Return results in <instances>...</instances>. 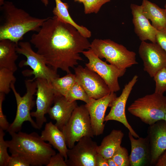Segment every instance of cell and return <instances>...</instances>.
<instances>
[{
  "instance_id": "28",
  "label": "cell",
  "mask_w": 166,
  "mask_h": 166,
  "mask_svg": "<svg viewBox=\"0 0 166 166\" xmlns=\"http://www.w3.org/2000/svg\"><path fill=\"white\" fill-rule=\"evenodd\" d=\"M112 158L118 166H130L129 156L127 149L124 147L120 146Z\"/></svg>"
},
{
  "instance_id": "6",
  "label": "cell",
  "mask_w": 166,
  "mask_h": 166,
  "mask_svg": "<svg viewBox=\"0 0 166 166\" xmlns=\"http://www.w3.org/2000/svg\"><path fill=\"white\" fill-rule=\"evenodd\" d=\"M25 83L26 93L22 97L16 91L14 83H12L10 85L17 108L15 118L7 130L10 134L20 131L23 123L26 121H29L33 127L38 129L36 122L32 118L30 112L34 105V96L37 91V83L35 80L29 79L25 80Z\"/></svg>"
},
{
  "instance_id": "26",
  "label": "cell",
  "mask_w": 166,
  "mask_h": 166,
  "mask_svg": "<svg viewBox=\"0 0 166 166\" xmlns=\"http://www.w3.org/2000/svg\"><path fill=\"white\" fill-rule=\"evenodd\" d=\"M69 101L73 102L79 100L89 104L92 99L89 97L82 87L76 82L65 96Z\"/></svg>"
},
{
  "instance_id": "39",
  "label": "cell",
  "mask_w": 166,
  "mask_h": 166,
  "mask_svg": "<svg viewBox=\"0 0 166 166\" xmlns=\"http://www.w3.org/2000/svg\"><path fill=\"white\" fill-rule=\"evenodd\" d=\"M45 6H47L49 4V0H39Z\"/></svg>"
},
{
  "instance_id": "11",
  "label": "cell",
  "mask_w": 166,
  "mask_h": 166,
  "mask_svg": "<svg viewBox=\"0 0 166 166\" xmlns=\"http://www.w3.org/2000/svg\"><path fill=\"white\" fill-rule=\"evenodd\" d=\"M74 70L76 82L82 87L90 98L99 99L111 92L102 78L86 67L78 65Z\"/></svg>"
},
{
  "instance_id": "37",
  "label": "cell",
  "mask_w": 166,
  "mask_h": 166,
  "mask_svg": "<svg viewBox=\"0 0 166 166\" xmlns=\"http://www.w3.org/2000/svg\"><path fill=\"white\" fill-rule=\"evenodd\" d=\"M156 166H166V150L160 155L155 164Z\"/></svg>"
},
{
  "instance_id": "13",
  "label": "cell",
  "mask_w": 166,
  "mask_h": 166,
  "mask_svg": "<svg viewBox=\"0 0 166 166\" xmlns=\"http://www.w3.org/2000/svg\"><path fill=\"white\" fill-rule=\"evenodd\" d=\"M35 80L37 84L36 110L31 112V115L35 118L38 129H40L46 121L45 115L53 103L55 94L50 82L40 78Z\"/></svg>"
},
{
  "instance_id": "32",
  "label": "cell",
  "mask_w": 166,
  "mask_h": 166,
  "mask_svg": "<svg viewBox=\"0 0 166 166\" xmlns=\"http://www.w3.org/2000/svg\"><path fill=\"white\" fill-rule=\"evenodd\" d=\"M5 98V94L0 93V128L4 131H7L10 124L7 120L6 116L3 112L2 105Z\"/></svg>"
},
{
  "instance_id": "34",
  "label": "cell",
  "mask_w": 166,
  "mask_h": 166,
  "mask_svg": "<svg viewBox=\"0 0 166 166\" xmlns=\"http://www.w3.org/2000/svg\"><path fill=\"white\" fill-rule=\"evenodd\" d=\"M8 166H29L30 164L23 158L17 155H11Z\"/></svg>"
},
{
  "instance_id": "41",
  "label": "cell",
  "mask_w": 166,
  "mask_h": 166,
  "mask_svg": "<svg viewBox=\"0 0 166 166\" xmlns=\"http://www.w3.org/2000/svg\"><path fill=\"white\" fill-rule=\"evenodd\" d=\"M164 120L166 121V104L165 105V116H164Z\"/></svg>"
},
{
  "instance_id": "22",
  "label": "cell",
  "mask_w": 166,
  "mask_h": 166,
  "mask_svg": "<svg viewBox=\"0 0 166 166\" xmlns=\"http://www.w3.org/2000/svg\"><path fill=\"white\" fill-rule=\"evenodd\" d=\"M18 44L8 39L0 40V68L7 69L14 72L17 69L15 61L18 56Z\"/></svg>"
},
{
  "instance_id": "33",
  "label": "cell",
  "mask_w": 166,
  "mask_h": 166,
  "mask_svg": "<svg viewBox=\"0 0 166 166\" xmlns=\"http://www.w3.org/2000/svg\"><path fill=\"white\" fill-rule=\"evenodd\" d=\"M46 166H67L64 157L59 152L52 156Z\"/></svg>"
},
{
  "instance_id": "5",
  "label": "cell",
  "mask_w": 166,
  "mask_h": 166,
  "mask_svg": "<svg viewBox=\"0 0 166 166\" xmlns=\"http://www.w3.org/2000/svg\"><path fill=\"white\" fill-rule=\"evenodd\" d=\"M166 96L154 92L135 100L128 107L129 112L149 125L164 120Z\"/></svg>"
},
{
  "instance_id": "9",
  "label": "cell",
  "mask_w": 166,
  "mask_h": 166,
  "mask_svg": "<svg viewBox=\"0 0 166 166\" xmlns=\"http://www.w3.org/2000/svg\"><path fill=\"white\" fill-rule=\"evenodd\" d=\"M83 54L87 58L89 62L85 66L99 75L104 80L111 92H116L120 89L118 79L125 73L126 70H122L111 64H108L96 56L90 49L84 51Z\"/></svg>"
},
{
  "instance_id": "29",
  "label": "cell",
  "mask_w": 166,
  "mask_h": 166,
  "mask_svg": "<svg viewBox=\"0 0 166 166\" xmlns=\"http://www.w3.org/2000/svg\"><path fill=\"white\" fill-rule=\"evenodd\" d=\"M153 77L155 82L154 92L164 94L166 91V68L158 71Z\"/></svg>"
},
{
  "instance_id": "12",
  "label": "cell",
  "mask_w": 166,
  "mask_h": 166,
  "mask_svg": "<svg viewBox=\"0 0 166 166\" xmlns=\"http://www.w3.org/2000/svg\"><path fill=\"white\" fill-rule=\"evenodd\" d=\"M143 63L144 69L151 77L160 70L166 68V51L158 43L142 41L138 49Z\"/></svg>"
},
{
  "instance_id": "27",
  "label": "cell",
  "mask_w": 166,
  "mask_h": 166,
  "mask_svg": "<svg viewBox=\"0 0 166 166\" xmlns=\"http://www.w3.org/2000/svg\"><path fill=\"white\" fill-rule=\"evenodd\" d=\"M14 72L5 68H0V93L7 94L10 91V85L16 79Z\"/></svg>"
},
{
  "instance_id": "10",
  "label": "cell",
  "mask_w": 166,
  "mask_h": 166,
  "mask_svg": "<svg viewBox=\"0 0 166 166\" xmlns=\"http://www.w3.org/2000/svg\"><path fill=\"white\" fill-rule=\"evenodd\" d=\"M98 146L91 137H82L72 148L68 149V158L65 160L67 166H96Z\"/></svg>"
},
{
  "instance_id": "40",
  "label": "cell",
  "mask_w": 166,
  "mask_h": 166,
  "mask_svg": "<svg viewBox=\"0 0 166 166\" xmlns=\"http://www.w3.org/2000/svg\"><path fill=\"white\" fill-rule=\"evenodd\" d=\"M84 0H74L75 2L83 3Z\"/></svg>"
},
{
  "instance_id": "25",
  "label": "cell",
  "mask_w": 166,
  "mask_h": 166,
  "mask_svg": "<svg viewBox=\"0 0 166 166\" xmlns=\"http://www.w3.org/2000/svg\"><path fill=\"white\" fill-rule=\"evenodd\" d=\"M76 82L75 74L70 73L63 77L55 78L51 83L55 95L65 97Z\"/></svg>"
},
{
  "instance_id": "3",
  "label": "cell",
  "mask_w": 166,
  "mask_h": 166,
  "mask_svg": "<svg viewBox=\"0 0 166 166\" xmlns=\"http://www.w3.org/2000/svg\"><path fill=\"white\" fill-rule=\"evenodd\" d=\"M11 139L6 140L11 155H17L31 166H46L50 157L56 154L49 143L43 140L38 133L18 132L10 134Z\"/></svg>"
},
{
  "instance_id": "30",
  "label": "cell",
  "mask_w": 166,
  "mask_h": 166,
  "mask_svg": "<svg viewBox=\"0 0 166 166\" xmlns=\"http://www.w3.org/2000/svg\"><path fill=\"white\" fill-rule=\"evenodd\" d=\"M110 1L111 0H84L82 3L84 13L86 14H97L103 5Z\"/></svg>"
},
{
  "instance_id": "35",
  "label": "cell",
  "mask_w": 166,
  "mask_h": 166,
  "mask_svg": "<svg viewBox=\"0 0 166 166\" xmlns=\"http://www.w3.org/2000/svg\"><path fill=\"white\" fill-rule=\"evenodd\" d=\"M156 42L166 51V28L157 30Z\"/></svg>"
},
{
  "instance_id": "8",
  "label": "cell",
  "mask_w": 166,
  "mask_h": 166,
  "mask_svg": "<svg viewBox=\"0 0 166 166\" xmlns=\"http://www.w3.org/2000/svg\"><path fill=\"white\" fill-rule=\"evenodd\" d=\"M62 131L68 148H72L83 137H93L89 113L85 105L78 106L75 109Z\"/></svg>"
},
{
  "instance_id": "42",
  "label": "cell",
  "mask_w": 166,
  "mask_h": 166,
  "mask_svg": "<svg viewBox=\"0 0 166 166\" xmlns=\"http://www.w3.org/2000/svg\"><path fill=\"white\" fill-rule=\"evenodd\" d=\"M165 8H166V5H165Z\"/></svg>"
},
{
  "instance_id": "1",
  "label": "cell",
  "mask_w": 166,
  "mask_h": 166,
  "mask_svg": "<svg viewBox=\"0 0 166 166\" xmlns=\"http://www.w3.org/2000/svg\"><path fill=\"white\" fill-rule=\"evenodd\" d=\"M30 42L48 66L67 73L82 60L80 53L89 49L91 44L75 27L55 16L47 17Z\"/></svg>"
},
{
  "instance_id": "14",
  "label": "cell",
  "mask_w": 166,
  "mask_h": 166,
  "mask_svg": "<svg viewBox=\"0 0 166 166\" xmlns=\"http://www.w3.org/2000/svg\"><path fill=\"white\" fill-rule=\"evenodd\" d=\"M138 76L134 75L123 88L120 95L116 97L110 104V110L105 116L104 121L113 120L122 124L136 138L139 136L136 133L128 121L125 114V107L128 97L133 88L138 81Z\"/></svg>"
},
{
  "instance_id": "21",
  "label": "cell",
  "mask_w": 166,
  "mask_h": 166,
  "mask_svg": "<svg viewBox=\"0 0 166 166\" xmlns=\"http://www.w3.org/2000/svg\"><path fill=\"white\" fill-rule=\"evenodd\" d=\"M144 16L157 30L166 28V8L160 7L148 0H142L141 5Z\"/></svg>"
},
{
  "instance_id": "36",
  "label": "cell",
  "mask_w": 166,
  "mask_h": 166,
  "mask_svg": "<svg viewBox=\"0 0 166 166\" xmlns=\"http://www.w3.org/2000/svg\"><path fill=\"white\" fill-rule=\"evenodd\" d=\"M95 161L96 166H109L107 160L98 153L96 156Z\"/></svg>"
},
{
  "instance_id": "2",
  "label": "cell",
  "mask_w": 166,
  "mask_h": 166,
  "mask_svg": "<svg viewBox=\"0 0 166 166\" xmlns=\"http://www.w3.org/2000/svg\"><path fill=\"white\" fill-rule=\"evenodd\" d=\"M0 40L18 44L27 32L38 31L47 18L32 16L11 2L0 0Z\"/></svg>"
},
{
  "instance_id": "31",
  "label": "cell",
  "mask_w": 166,
  "mask_h": 166,
  "mask_svg": "<svg viewBox=\"0 0 166 166\" xmlns=\"http://www.w3.org/2000/svg\"><path fill=\"white\" fill-rule=\"evenodd\" d=\"M4 131L0 128V166H7L10 156L7 152L8 145L4 139Z\"/></svg>"
},
{
  "instance_id": "4",
  "label": "cell",
  "mask_w": 166,
  "mask_h": 166,
  "mask_svg": "<svg viewBox=\"0 0 166 166\" xmlns=\"http://www.w3.org/2000/svg\"><path fill=\"white\" fill-rule=\"evenodd\" d=\"M90 49L100 58H105L106 61L122 70L138 64L135 52L110 39H95Z\"/></svg>"
},
{
  "instance_id": "16",
  "label": "cell",
  "mask_w": 166,
  "mask_h": 166,
  "mask_svg": "<svg viewBox=\"0 0 166 166\" xmlns=\"http://www.w3.org/2000/svg\"><path fill=\"white\" fill-rule=\"evenodd\" d=\"M148 134L151 152L150 164H153L156 163L166 150V121L161 120L150 125Z\"/></svg>"
},
{
  "instance_id": "18",
  "label": "cell",
  "mask_w": 166,
  "mask_h": 166,
  "mask_svg": "<svg viewBox=\"0 0 166 166\" xmlns=\"http://www.w3.org/2000/svg\"><path fill=\"white\" fill-rule=\"evenodd\" d=\"M53 103L47 113L51 119L56 121L55 125L62 131L78 106L77 103L76 101H69L64 96L55 95Z\"/></svg>"
},
{
  "instance_id": "15",
  "label": "cell",
  "mask_w": 166,
  "mask_h": 166,
  "mask_svg": "<svg viewBox=\"0 0 166 166\" xmlns=\"http://www.w3.org/2000/svg\"><path fill=\"white\" fill-rule=\"evenodd\" d=\"M117 97L115 93L111 92L101 98H92L89 104H85L89 113L94 136H99L103 133L105 112L110 104Z\"/></svg>"
},
{
  "instance_id": "38",
  "label": "cell",
  "mask_w": 166,
  "mask_h": 166,
  "mask_svg": "<svg viewBox=\"0 0 166 166\" xmlns=\"http://www.w3.org/2000/svg\"><path fill=\"white\" fill-rule=\"evenodd\" d=\"M107 161L109 166H118L112 157L108 159Z\"/></svg>"
},
{
  "instance_id": "19",
  "label": "cell",
  "mask_w": 166,
  "mask_h": 166,
  "mask_svg": "<svg viewBox=\"0 0 166 166\" xmlns=\"http://www.w3.org/2000/svg\"><path fill=\"white\" fill-rule=\"evenodd\" d=\"M128 137L131 148L129 156L130 166H142L150 164L151 152L148 137H139L136 139L129 132Z\"/></svg>"
},
{
  "instance_id": "20",
  "label": "cell",
  "mask_w": 166,
  "mask_h": 166,
  "mask_svg": "<svg viewBox=\"0 0 166 166\" xmlns=\"http://www.w3.org/2000/svg\"><path fill=\"white\" fill-rule=\"evenodd\" d=\"M45 141H48L57 149L66 160L68 158L67 146L65 137L62 131L51 121L46 123L40 135Z\"/></svg>"
},
{
  "instance_id": "7",
  "label": "cell",
  "mask_w": 166,
  "mask_h": 166,
  "mask_svg": "<svg viewBox=\"0 0 166 166\" xmlns=\"http://www.w3.org/2000/svg\"><path fill=\"white\" fill-rule=\"evenodd\" d=\"M16 50L17 53L22 54L26 58V61H20L19 66H29L32 69L31 70L23 71L22 73L24 76L34 75L33 80L40 78L46 79L50 82L55 78L59 77L57 71L47 65L42 57L33 50L30 42H19Z\"/></svg>"
},
{
  "instance_id": "17",
  "label": "cell",
  "mask_w": 166,
  "mask_h": 166,
  "mask_svg": "<svg viewBox=\"0 0 166 166\" xmlns=\"http://www.w3.org/2000/svg\"><path fill=\"white\" fill-rule=\"evenodd\" d=\"M130 7L134 32L140 40L141 42L148 40L152 42L156 43L157 30L144 14L141 5L131 4Z\"/></svg>"
},
{
  "instance_id": "23",
  "label": "cell",
  "mask_w": 166,
  "mask_h": 166,
  "mask_svg": "<svg viewBox=\"0 0 166 166\" xmlns=\"http://www.w3.org/2000/svg\"><path fill=\"white\" fill-rule=\"evenodd\" d=\"M124 134L121 130L113 129L102 140L98 146L97 152L105 159L112 158L117 149L120 146Z\"/></svg>"
},
{
  "instance_id": "24",
  "label": "cell",
  "mask_w": 166,
  "mask_h": 166,
  "mask_svg": "<svg viewBox=\"0 0 166 166\" xmlns=\"http://www.w3.org/2000/svg\"><path fill=\"white\" fill-rule=\"evenodd\" d=\"M55 6L52 12L54 16L64 22L75 27L84 37L89 38L91 36V32L86 27L76 23L71 17L69 11L68 4L61 0H55Z\"/></svg>"
}]
</instances>
